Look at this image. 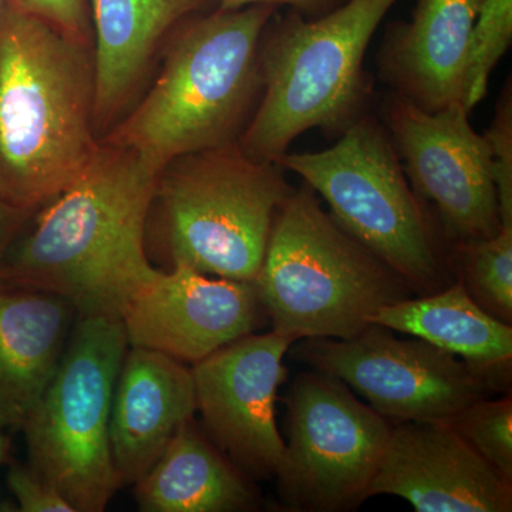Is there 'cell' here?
<instances>
[{"instance_id":"14","label":"cell","mask_w":512,"mask_h":512,"mask_svg":"<svg viewBox=\"0 0 512 512\" xmlns=\"http://www.w3.org/2000/svg\"><path fill=\"white\" fill-rule=\"evenodd\" d=\"M396 495L419 512H510L512 483L450 424L392 427L369 498Z\"/></svg>"},{"instance_id":"27","label":"cell","mask_w":512,"mask_h":512,"mask_svg":"<svg viewBox=\"0 0 512 512\" xmlns=\"http://www.w3.org/2000/svg\"><path fill=\"white\" fill-rule=\"evenodd\" d=\"M348 0H217V8L235 10L252 5H271L276 8H286L301 13L303 18L316 19L328 15Z\"/></svg>"},{"instance_id":"4","label":"cell","mask_w":512,"mask_h":512,"mask_svg":"<svg viewBox=\"0 0 512 512\" xmlns=\"http://www.w3.org/2000/svg\"><path fill=\"white\" fill-rule=\"evenodd\" d=\"M400 0H348L328 15L276 13L259 43L262 93L238 143L255 160L278 163L309 130L339 137L372 109L367 49Z\"/></svg>"},{"instance_id":"18","label":"cell","mask_w":512,"mask_h":512,"mask_svg":"<svg viewBox=\"0 0 512 512\" xmlns=\"http://www.w3.org/2000/svg\"><path fill=\"white\" fill-rule=\"evenodd\" d=\"M76 311L52 292L0 282V417L22 427L55 375Z\"/></svg>"},{"instance_id":"9","label":"cell","mask_w":512,"mask_h":512,"mask_svg":"<svg viewBox=\"0 0 512 512\" xmlns=\"http://www.w3.org/2000/svg\"><path fill=\"white\" fill-rule=\"evenodd\" d=\"M285 457L278 481L298 510L336 512L369 498L392 424L326 373H302L288 396Z\"/></svg>"},{"instance_id":"5","label":"cell","mask_w":512,"mask_h":512,"mask_svg":"<svg viewBox=\"0 0 512 512\" xmlns=\"http://www.w3.org/2000/svg\"><path fill=\"white\" fill-rule=\"evenodd\" d=\"M293 188L279 163L255 160L238 141L168 161L158 171L146 252L160 271L254 282L276 214Z\"/></svg>"},{"instance_id":"23","label":"cell","mask_w":512,"mask_h":512,"mask_svg":"<svg viewBox=\"0 0 512 512\" xmlns=\"http://www.w3.org/2000/svg\"><path fill=\"white\" fill-rule=\"evenodd\" d=\"M450 426L487 463L512 483V399L477 400L454 417Z\"/></svg>"},{"instance_id":"15","label":"cell","mask_w":512,"mask_h":512,"mask_svg":"<svg viewBox=\"0 0 512 512\" xmlns=\"http://www.w3.org/2000/svg\"><path fill=\"white\" fill-rule=\"evenodd\" d=\"M481 3L417 0L412 19L387 25L376 63L390 93L430 113L463 106L468 49Z\"/></svg>"},{"instance_id":"11","label":"cell","mask_w":512,"mask_h":512,"mask_svg":"<svg viewBox=\"0 0 512 512\" xmlns=\"http://www.w3.org/2000/svg\"><path fill=\"white\" fill-rule=\"evenodd\" d=\"M468 116L461 104L430 113L393 93L383 103L407 180L453 244L494 237L503 227L490 146Z\"/></svg>"},{"instance_id":"7","label":"cell","mask_w":512,"mask_h":512,"mask_svg":"<svg viewBox=\"0 0 512 512\" xmlns=\"http://www.w3.org/2000/svg\"><path fill=\"white\" fill-rule=\"evenodd\" d=\"M328 204L340 227L421 295L446 288L436 222L413 190L383 121L366 114L336 144L278 161Z\"/></svg>"},{"instance_id":"1","label":"cell","mask_w":512,"mask_h":512,"mask_svg":"<svg viewBox=\"0 0 512 512\" xmlns=\"http://www.w3.org/2000/svg\"><path fill=\"white\" fill-rule=\"evenodd\" d=\"M158 171L133 148L99 141L83 173L10 245L0 282L62 296L82 318L121 319L160 274L144 241Z\"/></svg>"},{"instance_id":"2","label":"cell","mask_w":512,"mask_h":512,"mask_svg":"<svg viewBox=\"0 0 512 512\" xmlns=\"http://www.w3.org/2000/svg\"><path fill=\"white\" fill-rule=\"evenodd\" d=\"M93 47L0 0V198L35 212L89 165Z\"/></svg>"},{"instance_id":"24","label":"cell","mask_w":512,"mask_h":512,"mask_svg":"<svg viewBox=\"0 0 512 512\" xmlns=\"http://www.w3.org/2000/svg\"><path fill=\"white\" fill-rule=\"evenodd\" d=\"M493 160V178L500 202L501 222L512 224V84L505 82L494 119L484 133Z\"/></svg>"},{"instance_id":"16","label":"cell","mask_w":512,"mask_h":512,"mask_svg":"<svg viewBox=\"0 0 512 512\" xmlns=\"http://www.w3.org/2000/svg\"><path fill=\"white\" fill-rule=\"evenodd\" d=\"M96 74L97 138L131 110L147 89L165 42L180 23L217 0H90Z\"/></svg>"},{"instance_id":"30","label":"cell","mask_w":512,"mask_h":512,"mask_svg":"<svg viewBox=\"0 0 512 512\" xmlns=\"http://www.w3.org/2000/svg\"><path fill=\"white\" fill-rule=\"evenodd\" d=\"M0 510H2V508H0Z\"/></svg>"},{"instance_id":"20","label":"cell","mask_w":512,"mask_h":512,"mask_svg":"<svg viewBox=\"0 0 512 512\" xmlns=\"http://www.w3.org/2000/svg\"><path fill=\"white\" fill-rule=\"evenodd\" d=\"M372 323L453 353L498 386L511 373L512 326L485 312L460 281L384 306Z\"/></svg>"},{"instance_id":"25","label":"cell","mask_w":512,"mask_h":512,"mask_svg":"<svg viewBox=\"0 0 512 512\" xmlns=\"http://www.w3.org/2000/svg\"><path fill=\"white\" fill-rule=\"evenodd\" d=\"M55 26L64 35L92 46L94 30L90 0H8Z\"/></svg>"},{"instance_id":"13","label":"cell","mask_w":512,"mask_h":512,"mask_svg":"<svg viewBox=\"0 0 512 512\" xmlns=\"http://www.w3.org/2000/svg\"><path fill=\"white\" fill-rule=\"evenodd\" d=\"M265 315L254 282L201 274L185 265L160 271L128 303V346L195 363L251 335Z\"/></svg>"},{"instance_id":"12","label":"cell","mask_w":512,"mask_h":512,"mask_svg":"<svg viewBox=\"0 0 512 512\" xmlns=\"http://www.w3.org/2000/svg\"><path fill=\"white\" fill-rule=\"evenodd\" d=\"M293 343L275 330L251 333L192 365L205 434L249 476L276 477L284 464L275 404Z\"/></svg>"},{"instance_id":"19","label":"cell","mask_w":512,"mask_h":512,"mask_svg":"<svg viewBox=\"0 0 512 512\" xmlns=\"http://www.w3.org/2000/svg\"><path fill=\"white\" fill-rule=\"evenodd\" d=\"M144 512H242L259 497L239 470L194 420L181 427L150 470L134 484Z\"/></svg>"},{"instance_id":"6","label":"cell","mask_w":512,"mask_h":512,"mask_svg":"<svg viewBox=\"0 0 512 512\" xmlns=\"http://www.w3.org/2000/svg\"><path fill=\"white\" fill-rule=\"evenodd\" d=\"M254 286L272 330L293 342L352 338L412 292L306 184L279 208Z\"/></svg>"},{"instance_id":"10","label":"cell","mask_w":512,"mask_h":512,"mask_svg":"<svg viewBox=\"0 0 512 512\" xmlns=\"http://www.w3.org/2000/svg\"><path fill=\"white\" fill-rule=\"evenodd\" d=\"M295 359L362 394L387 420L450 424L461 410L500 389L460 357L419 338L370 325L349 339H306Z\"/></svg>"},{"instance_id":"17","label":"cell","mask_w":512,"mask_h":512,"mask_svg":"<svg viewBox=\"0 0 512 512\" xmlns=\"http://www.w3.org/2000/svg\"><path fill=\"white\" fill-rule=\"evenodd\" d=\"M197 412L191 369L173 357L130 346L110 412V448L120 485L136 484Z\"/></svg>"},{"instance_id":"28","label":"cell","mask_w":512,"mask_h":512,"mask_svg":"<svg viewBox=\"0 0 512 512\" xmlns=\"http://www.w3.org/2000/svg\"><path fill=\"white\" fill-rule=\"evenodd\" d=\"M32 215L33 212L18 210L0 198V266Z\"/></svg>"},{"instance_id":"8","label":"cell","mask_w":512,"mask_h":512,"mask_svg":"<svg viewBox=\"0 0 512 512\" xmlns=\"http://www.w3.org/2000/svg\"><path fill=\"white\" fill-rule=\"evenodd\" d=\"M127 349L123 320L77 316L55 375L22 424L28 466L55 485L74 512H103L121 487L109 427Z\"/></svg>"},{"instance_id":"26","label":"cell","mask_w":512,"mask_h":512,"mask_svg":"<svg viewBox=\"0 0 512 512\" xmlns=\"http://www.w3.org/2000/svg\"><path fill=\"white\" fill-rule=\"evenodd\" d=\"M9 490L22 512H74L55 485L29 466H13L8 474Z\"/></svg>"},{"instance_id":"29","label":"cell","mask_w":512,"mask_h":512,"mask_svg":"<svg viewBox=\"0 0 512 512\" xmlns=\"http://www.w3.org/2000/svg\"><path fill=\"white\" fill-rule=\"evenodd\" d=\"M5 427L8 426H6L5 420L0 417V464L6 460L9 453V440L8 437L5 436V433H3Z\"/></svg>"},{"instance_id":"21","label":"cell","mask_w":512,"mask_h":512,"mask_svg":"<svg viewBox=\"0 0 512 512\" xmlns=\"http://www.w3.org/2000/svg\"><path fill=\"white\" fill-rule=\"evenodd\" d=\"M448 264L474 302L512 325V224L494 237L454 244Z\"/></svg>"},{"instance_id":"22","label":"cell","mask_w":512,"mask_h":512,"mask_svg":"<svg viewBox=\"0 0 512 512\" xmlns=\"http://www.w3.org/2000/svg\"><path fill=\"white\" fill-rule=\"evenodd\" d=\"M512 0H483L468 49L464 109L471 113L485 99L491 73L510 50Z\"/></svg>"},{"instance_id":"3","label":"cell","mask_w":512,"mask_h":512,"mask_svg":"<svg viewBox=\"0 0 512 512\" xmlns=\"http://www.w3.org/2000/svg\"><path fill=\"white\" fill-rule=\"evenodd\" d=\"M279 8L192 15L165 42L160 73L99 141L133 148L161 170L175 157L234 143L262 93L259 43Z\"/></svg>"}]
</instances>
